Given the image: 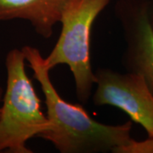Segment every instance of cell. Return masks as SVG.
<instances>
[{"instance_id": "277c9868", "label": "cell", "mask_w": 153, "mask_h": 153, "mask_svg": "<svg viewBox=\"0 0 153 153\" xmlns=\"http://www.w3.org/2000/svg\"><path fill=\"white\" fill-rule=\"evenodd\" d=\"M94 105H111L124 111L133 122L143 127L148 136H153V94L142 76L110 68L94 71Z\"/></svg>"}, {"instance_id": "8992f818", "label": "cell", "mask_w": 153, "mask_h": 153, "mask_svg": "<svg viewBox=\"0 0 153 153\" xmlns=\"http://www.w3.org/2000/svg\"><path fill=\"white\" fill-rule=\"evenodd\" d=\"M71 0H0V22L24 20L44 38H49Z\"/></svg>"}, {"instance_id": "ba28073f", "label": "cell", "mask_w": 153, "mask_h": 153, "mask_svg": "<svg viewBox=\"0 0 153 153\" xmlns=\"http://www.w3.org/2000/svg\"><path fill=\"white\" fill-rule=\"evenodd\" d=\"M148 15H149V19H150V22L152 24V27L153 28V0H150Z\"/></svg>"}, {"instance_id": "6da1fadb", "label": "cell", "mask_w": 153, "mask_h": 153, "mask_svg": "<svg viewBox=\"0 0 153 153\" xmlns=\"http://www.w3.org/2000/svg\"><path fill=\"white\" fill-rule=\"evenodd\" d=\"M26 61L33 70L44 94L50 128L39 138L49 141L60 153L113 152L130 142L132 121L123 124H105L94 120L79 104L62 98L44 65V57L37 48H22Z\"/></svg>"}, {"instance_id": "5b68a950", "label": "cell", "mask_w": 153, "mask_h": 153, "mask_svg": "<svg viewBox=\"0 0 153 153\" xmlns=\"http://www.w3.org/2000/svg\"><path fill=\"white\" fill-rule=\"evenodd\" d=\"M150 0H119L115 14L126 48L123 64L127 71L144 78L153 94V28L149 19Z\"/></svg>"}, {"instance_id": "7a4b0ae2", "label": "cell", "mask_w": 153, "mask_h": 153, "mask_svg": "<svg viewBox=\"0 0 153 153\" xmlns=\"http://www.w3.org/2000/svg\"><path fill=\"white\" fill-rule=\"evenodd\" d=\"M22 49L5 57L6 88L0 106V152L33 153L27 141L50 128L33 82L26 71Z\"/></svg>"}, {"instance_id": "3957f363", "label": "cell", "mask_w": 153, "mask_h": 153, "mask_svg": "<svg viewBox=\"0 0 153 153\" xmlns=\"http://www.w3.org/2000/svg\"><path fill=\"white\" fill-rule=\"evenodd\" d=\"M111 0H71L65 7L57 42L44 65L49 70L59 65L68 66L78 100L85 104L92 96L95 76L90 59L91 30L98 16Z\"/></svg>"}, {"instance_id": "52a82bcc", "label": "cell", "mask_w": 153, "mask_h": 153, "mask_svg": "<svg viewBox=\"0 0 153 153\" xmlns=\"http://www.w3.org/2000/svg\"><path fill=\"white\" fill-rule=\"evenodd\" d=\"M112 153H153V136L137 141L134 139L126 145L116 148Z\"/></svg>"}, {"instance_id": "9c48e42d", "label": "cell", "mask_w": 153, "mask_h": 153, "mask_svg": "<svg viewBox=\"0 0 153 153\" xmlns=\"http://www.w3.org/2000/svg\"><path fill=\"white\" fill-rule=\"evenodd\" d=\"M4 88L0 86V103L2 102V99H3V94H4Z\"/></svg>"}]
</instances>
